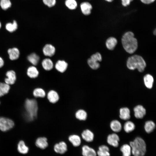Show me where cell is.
<instances>
[{"mask_svg":"<svg viewBox=\"0 0 156 156\" xmlns=\"http://www.w3.org/2000/svg\"><path fill=\"white\" fill-rule=\"evenodd\" d=\"M24 106L25 112L24 116L25 119L29 122L35 121L37 118L38 109L36 98L27 99Z\"/></svg>","mask_w":156,"mask_h":156,"instance_id":"cell-1","label":"cell"},{"mask_svg":"<svg viewBox=\"0 0 156 156\" xmlns=\"http://www.w3.org/2000/svg\"><path fill=\"white\" fill-rule=\"evenodd\" d=\"M122 43L124 48L129 53H133L137 49V40L134 37V34L131 31L127 32L123 35Z\"/></svg>","mask_w":156,"mask_h":156,"instance_id":"cell-2","label":"cell"},{"mask_svg":"<svg viewBox=\"0 0 156 156\" xmlns=\"http://www.w3.org/2000/svg\"><path fill=\"white\" fill-rule=\"evenodd\" d=\"M127 66L130 70H134L137 69L139 72H142L146 67V63L141 56L134 55L128 58Z\"/></svg>","mask_w":156,"mask_h":156,"instance_id":"cell-3","label":"cell"},{"mask_svg":"<svg viewBox=\"0 0 156 156\" xmlns=\"http://www.w3.org/2000/svg\"><path fill=\"white\" fill-rule=\"evenodd\" d=\"M132 153L134 156H144L146 152V144L144 140L140 137L136 138L130 143Z\"/></svg>","mask_w":156,"mask_h":156,"instance_id":"cell-4","label":"cell"},{"mask_svg":"<svg viewBox=\"0 0 156 156\" xmlns=\"http://www.w3.org/2000/svg\"><path fill=\"white\" fill-rule=\"evenodd\" d=\"M101 54L98 52L92 55L89 58L87 62L89 66L92 69L96 70L100 67V64L98 62L102 61Z\"/></svg>","mask_w":156,"mask_h":156,"instance_id":"cell-5","label":"cell"},{"mask_svg":"<svg viewBox=\"0 0 156 156\" xmlns=\"http://www.w3.org/2000/svg\"><path fill=\"white\" fill-rule=\"evenodd\" d=\"M14 125L13 121L11 119L3 117H0V130L6 131L12 129Z\"/></svg>","mask_w":156,"mask_h":156,"instance_id":"cell-6","label":"cell"},{"mask_svg":"<svg viewBox=\"0 0 156 156\" xmlns=\"http://www.w3.org/2000/svg\"><path fill=\"white\" fill-rule=\"evenodd\" d=\"M81 137V139L86 142H92L94 138L93 132L89 129H86L82 132Z\"/></svg>","mask_w":156,"mask_h":156,"instance_id":"cell-7","label":"cell"},{"mask_svg":"<svg viewBox=\"0 0 156 156\" xmlns=\"http://www.w3.org/2000/svg\"><path fill=\"white\" fill-rule=\"evenodd\" d=\"M46 96L48 101L52 104L56 103L60 99L58 93L54 90H51L49 91L46 94Z\"/></svg>","mask_w":156,"mask_h":156,"instance_id":"cell-8","label":"cell"},{"mask_svg":"<svg viewBox=\"0 0 156 156\" xmlns=\"http://www.w3.org/2000/svg\"><path fill=\"white\" fill-rule=\"evenodd\" d=\"M67 144L64 141H61L56 143L54 146L55 151L60 154L64 153L67 150Z\"/></svg>","mask_w":156,"mask_h":156,"instance_id":"cell-9","label":"cell"},{"mask_svg":"<svg viewBox=\"0 0 156 156\" xmlns=\"http://www.w3.org/2000/svg\"><path fill=\"white\" fill-rule=\"evenodd\" d=\"M36 146L42 149L47 148L49 145L48 139L47 137L44 136H41L38 137L35 142Z\"/></svg>","mask_w":156,"mask_h":156,"instance_id":"cell-10","label":"cell"},{"mask_svg":"<svg viewBox=\"0 0 156 156\" xmlns=\"http://www.w3.org/2000/svg\"><path fill=\"white\" fill-rule=\"evenodd\" d=\"M6 78L5 79V83L10 85L14 84L16 80V75L15 72L12 70L8 71L6 73Z\"/></svg>","mask_w":156,"mask_h":156,"instance_id":"cell-11","label":"cell"},{"mask_svg":"<svg viewBox=\"0 0 156 156\" xmlns=\"http://www.w3.org/2000/svg\"><path fill=\"white\" fill-rule=\"evenodd\" d=\"M81 139V136L75 134H71L68 137V141L75 147H77L80 145Z\"/></svg>","mask_w":156,"mask_h":156,"instance_id":"cell-12","label":"cell"},{"mask_svg":"<svg viewBox=\"0 0 156 156\" xmlns=\"http://www.w3.org/2000/svg\"><path fill=\"white\" fill-rule=\"evenodd\" d=\"M81 10L82 13L86 16L90 14L92 8V5L89 2H83L80 5Z\"/></svg>","mask_w":156,"mask_h":156,"instance_id":"cell-13","label":"cell"},{"mask_svg":"<svg viewBox=\"0 0 156 156\" xmlns=\"http://www.w3.org/2000/svg\"><path fill=\"white\" fill-rule=\"evenodd\" d=\"M134 116L137 118L141 119L143 118L146 114V110L141 105L135 106L133 109Z\"/></svg>","mask_w":156,"mask_h":156,"instance_id":"cell-14","label":"cell"},{"mask_svg":"<svg viewBox=\"0 0 156 156\" xmlns=\"http://www.w3.org/2000/svg\"><path fill=\"white\" fill-rule=\"evenodd\" d=\"M42 51L45 56L49 57H52L55 54V49L52 45L47 44L44 47Z\"/></svg>","mask_w":156,"mask_h":156,"instance_id":"cell-15","label":"cell"},{"mask_svg":"<svg viewBox=\"0 0 156 156\" xmlns=\"http://www.w3.org/2000/svg\"><path fill=\"white\" fill-rule=\"evenodd\" d=\"M119 141V136L115 133L109 135L107 138V142L108 144L114 147L118 146Z\"/></svg>","mask_w":156,"mask_h":156,"instance_id":"cell-16","label":"cell"},{"mask_svg":"<svg viewBox=\"0 0 156 156\" xmlns=\"http://www.w3.org/2000/svg\"><path fill=\"white\" fill-rule=\"evenodd\" d=\"M10 59L12 60H15L19 57L20 52L17 48L14 47L9 49L8 50Z\"/></svg>","mask_w":156,"mask_h":156,"instance_id":"cell-17","label":"cell"},{"mask_svg":"<svg viewBox=\"0 0 156 156\" xmlns=\"http://www.w3.org/2000/svg\"><path fill=\"white\" fill-rule=\"evenodd\" d=\"M33 96L34 98H44L46 96L45 90L42 88L37 87L35 88L32 92Z\"/></svg>","mask_w":156,"mask_h":156,"instance_id":"cell-18","label":"cell"},{"mask_svg":"<svg viewBox=\"0 0 156 156\" xmlns=\"http://www.w3.org/2000/svg\"><path fill=\"white\" fill-rule=\"evenodd\" d=\"M68 66L67 63L64 60H59L55 64V68L58 71L64 73L66 70Z\"/></svg>","mask_w":156,"mask_h":156,"instance_id":"cell-19","label":"cell"},{"mask_svg":"<svg viewBox=\"0 0 156 156\" xmlns=\"http://www.w3.org/2000/svg\"><path fill=\"white\" fill-rule=\"evenodd\" d=\"M82 149V153L83 156H96L95 151L87 145H83Z\"/></svg>","mask_w":156,"mask_h":156,"instance_id":"cell-20","label":"cell"},{"mask_svg":"<svg viewBox=\"0 0 156 156\" xmlns=\"http://www.w3.org/2000/svg\"><path fill=\"white\" fill-rule=\"evenodd\" d=\"M88 116L87 112L84 109H80L75 112V116L76 119L80 121L85 120Z\"/></svg>","mask_w":156,"mask_h":156,"instance_id":"cell-21","label":"cell"},{"mask_svg":"<svg viewBox=\"0 0 156 156\" xmlns=\"http://www.w3.org/2000/svg\"><path fill=\"white\" fill-rule=\"evenodd\" d=\"M27 76L31 78H36L38 76L39 71L34 66L29 67L27 69Z\"/></svg>","mask_w":156,"mask_h":156,"instance_id":"cell-22","label":"cell"},{"mask_svg":"<svg viewBox=\"0 0 156 156\" xmlns=\"http://www.w3.org/2000/svg\"><path fill=\"white\" fill-rule=\"evenodd\" d=\"M120 118L124 120H127L130 118V111L129 109L126 107L122 108L120 110Z\"/></svg>","mask_w":156,"mask_h":156,"instance_id":"cell-23","label":"cell"},{"mask_svg":"<svg viewBox=\"0 0 156 156\" xmlns=\"http://www.w3.org/2000/svg\"><path fill=\"white\" fill-rule=\"evenodd\" d=\"M42 65L43 68L47 71L51 70L53 67V61L49 58H46L43 60L42 62Z\"/></svg>","mask_w":156,"mask_h":156,"instance_id":"cell-24","label":"cell"},{"mask_svg":"<svg viewBox=\"0 0 156 156\" xmlns=\"http://www.w3.org/2000/svg\"><path fill=\"white\" fill-rule=\"evenodd\" d=\"M117 42V40L116 38L113 37H110L106 40V45L108 49L112 50L114 49Z\"/></svg>","mask_w":156,"mask_h":156,"instance_id":"cell-25","label":"cell"},{"mask_svg":"<svg viewBox=\"0 0 156 156\" xmlns=\"http://www.w3.org/2000/svg\"><path fill=\"white\" fill-rule=\"evenodd\" d=\"M144 80L145 86L148 88H152L154 82L153 77L150 75H146L144 77Z\"/></svg>","mask_w":156,"mask_h":156,"instance_id":"cell-26","label":"cell"},{"mask_svg":"<svg viewBox=\"0 0 156 156\" xmlns=\"http://www.w3.org/2000/svg\"><path fill=\"white\" fill-rule=\"evenodd\" d=\"M27 59L34 66H36L40 60V57L36 53H32L28 56Z\"/></svg>","mask_w":156,"mask_h":156,"instance_id":"cell-27","label":"cell"},{"mask_svg":"<svg viewBox=\"0 0 156 156\" xmlns=\"http://www.w3.org/2000/svg\"><path fill=\"white\" fill-rule=\"evenodd\" d=\"M109 148L105 145L99 147L97 153L98 156H110Z\"/></svg>","mask_w":156,"mask_h":156,"instance_id":"cell-28","label":"cell"},{"mask_svg":"<svg viewBox=\"0 0 156 156\" xmlns=\"http://www.w3.org/2000/svg\"><path fill=\"white\" fill-rule=\"evenodd\" d=\"M110 127L112 130L116 132H120L122 129V125L121 123L117 120L112 121L111 122Z\"/></svg>","mask_w":156,"mask_h":156,"instance_id":"cell-29","label":"cell"},{"mask_svg":"<svg viewBox=\"0 0 156 156\" xmlns=\"http://www.w3.org/2000/svg\"><path fill=\"white\" fill-rule=\"evenodd\" d=\"M10 89V85L5 83L0 82V97L7 94Z\"/></svg>","mask_w":156,"mask_h":156,"instance_id":"cell-30","label":"cell"},{"mask_svg":"<svg viewBox=\"0 0 156 156\" xmlns=\"http://www.w3.org/2000/svg\"><path fill=\"white\" fill-rule=\"evenodd\" d=\"M18 24L15 20H14L12 23H8L5 26V28L7 31L10 32H13L17 30L18 28Z\"/></svg>","mask_w":156,"mask_h":156,"instance_id":"cell-31","label":"cell"},{"mask_svg":"<svg viewBox=\"0 0 156 156\" xmlns=\"http://www.w3.org/2000/svg\"><path fill=\"white\" fill-rule=\"evenodd\" d=\"M18 151L23 154L27 153L29 151L28 148L25 145L24 142L22 140L20 141L18 145Z\"/></svg>","mask_w":156,"mask_h":156,"instance_id":"cell-32","label":"cell"},{"mask_svg":"<svg viewBox=\"0 0 156 156\" xmlns=\"http://www.w3.org/2000/svg\"><path fill=\"white\" fill-rule=\"evenodd\" d=\"M155 127V124L153 121H148L145 123L144 129L148 133H150L152 132Z\"/></svg>","mask_w":156,"mask_h":156,"instance_id":"cell-33","label":"cell"},{"mask_svg":"<svg viewBox=\"0 0 156 156\" xmlns=\"http://www.w3.org/2000/svg\"><path fill=\"white\" fill-rule=\"evenodd\" d=\"M135 126L134 124L131 121L126 122L124 126L125 131L127 133H129L133 131L135 129Z\"/></svg>","mask_w":156,"mask_h":156,"instance_id":"cell-34","label":"cell"},{"mask_svg":"<svg viewBox=\"0 0 156 156\" xmlns=\"http://www.w3.org/2000/svg\"><path fill=\"white\" fill-rule=\"evenodd\" d=\"M65 4L66 6L69 9L74 10L77 6V3L75 0H66Z\"/></svg>","mask_w":156,"mask_h":156,"instance_id":"cell-35","label":"cell"},{"mask_svg":"<svg viewBox=\"0 0 156 156\" xmlns=\"http://www.w3.org/2000/svg\"><path fill=\"white\" fill-rule=\"evenodd\" d=\"M120 151L122 153V156H130L131 149L130 146L127 144L123 145L120 148Z\"/></svg>","mask_w":156,"mask_h":156,"instance_id":"cell-36","label":"cell"},{"mask_svg":"<svg viewBox=\"0 0 156 156\" xmlns=\"http://www.w3.org/2000/svg\"><path fill=\"white\" fill-rule=\"evenodd\" d=\"M12 5L10 0H0V6L4 10H6L11 7Z\"/></svg>","mask_w":156,"mask_h":156,"instance_id":"cell-37","label":"cell"},{"mask_svg":"<svg viewBox=\"0 0 156 156\" xmlns=\"http://www.w3.org/2000/svg\"><path fill=\"white\" fill-rule=\"evenodd\" d=\"M43 3L49 8L54 6L56 3V0H42Z\"/></svg>","mask_w":156,"mask_h":156,"instance_id":"cell-38","label":"cell"},{"mask_svg":"<svg viewBox=\"0 0 156 156\" xmlns=\"http://www.w3.org/2000/svg\"><path fill=\"white\" fill-rule=\"evenodd\" d=\"M133 0H121L122 5L124 7H127L131 3Z\"/></svg>","mask_w":156,"mask_h":156,"instance_id":"cell-39","label":"cell"},{"mask_svg":"<svg viewBox=\"0 0 156 156\" xmlns=\"http://www.w3.org/2000/svg\"><path fill=\"white\" fill-rule=\"evenodd\" d=\"M143 3L145 4H149L153 3L155 0H140Z\"/></svg>","mask_w":156,"mask_h":156,"instance_id":"cell-40","label":"cell"},{"mask_svg":"<svg viewBox=\"0 0 156 156\" xmlns=\"http://www.w3.org/2000/svg\"><path fill=\"white\" fill-rule=\"evenodd\" d=\"M4 61L2 58L0 57V68L2 67L4 65Z\"/></svg>","mask_w":156,"mask_h":156,"instance_id":"cell-41","label":"cell"},{"mask_svg":"<svg viewBox=\"0 0 156 156\" xmlns=\"http://www.w3.org/2000/svg\"><path fill=\"white\" fill-rule=\"evenodd\" d=\"M104 0L109 2H112L114 0Z\"/></svg>","mask_w":156,"mask_h":156,"instance_id":"cell-42","label":"cell"},{"mask_svg":"<svg viewBox=\"0 0 156 156\" xmlns=\"http://www.w3.org/2000/svg\"><path fill=\"white\" fill-rule=\"evenodd\" d=\"M156 29H155V30H154V31H153V34H154V35H156Z\"/></svg>","mask_w":156,"mask_h":156,"instance_id":"cell-43","label":"cell"},{"mask_svg":"<svg viewBox=\"0 0 156 156\" xmlns=\"http://www.w3.org/2000/svg\"><path fill=\"white\" fill-rule=\"evenodd\" d=\"M1 22L0 21V29L1 28Z\"/></svg>","mask_w":156,"mask_h":156,"instance_id":"cell-44","label":"cell"},{"mask_svg":"<svg viewBox=\"0 0 156 156\" xmlns=\"http://www.w3.org/2000/svg\"></svg>","mask_w":156,"mask_h":156,"instance_id":"cell-45","label":"cell"}]
</instances>
